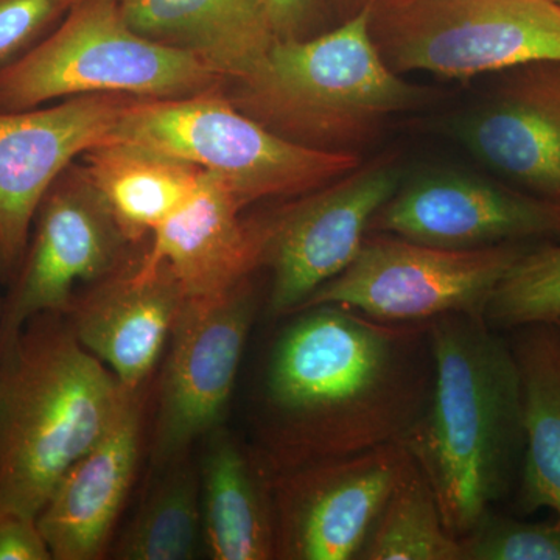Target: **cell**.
<instances>
[{"label": "cell", "instance_id": "obj_1", "mask_svg": "<svg viewBox=\"0 0 560 560\" xmlns=\"http://www.w3.org/2000/svg\"><path fill=\"white\" fill-rule=\"evenodd\" d=\"M257 399L272 474L401 444L429 405V323H382L338 304L287 316Z\"/></svg>", "mask_w": 560, "mask_h": 560}, {"label": "cell", "instance_id": "obj_2", "mask_svg": "<svg viewBox=\"0 0 560 560\" xmlns=\"http://www.w3.org/2000/svg\"><path fill=\"white\" fill-rule=\"evenodd\" d=\"M429 334L433 388L401 445L459 540L510 486L523 444L521 374L511 346L478 313L429 320Z\"/></svg>", "mask_w": 560, "mask_h": 560}, {"label": "cell", "instance_id": "obj_3", "mask_svg": "<svg viewBox=\"0 0 560 560\" xmlns=\"http://www.w3.org/2000/svg\"><path fill=\"white\" fill-rule=\"evenodd\" d=\"M128 394L80 345L68 315L28 320L0 360V506L38 517L62 475L105 436Z\"/></svg>", "mask_w": 560, "mask_h": 560}, {"label": "cell", "instance_id": "obj_4", "mask_svg": "<svg viewBox=\"0 0 560 560\" xmlns=\"http://www.w3.org/2000/svg\"><path fill=\"white\" fill-rule=\"evenodd\" d=\"M370 0L340 27L305 39L276 40L246 79L224 88L243 113L280 138L324 151L374 140L389 117L425 102L400 79L372 39Z\"/></svg>", "mask_w": 560, "mask_h": 560}, {"label": "cell", "instance_id": "obj_5", "mask_svg": "<svg viewBox=\"0 0 560 560\" xmlns=\"http://www.w3.org/2000/svg\"><path fill=\"white\" fill-rule=\"evenodd\" d=\"M226 84L194 55L132 31L120 0H83L55 31L0 68V110L90 94L180 98Z\"/></svg>", "mask_w": 560, "mask_h": 560}, {"label": "cell", "instance_id": "obj_6", "mask_svg": "<svg viewBox=\"0 0 560 560\" xmlns=\"http://www.w3.org/2000/svg\"><path fill=\"white\" fill-rule=\"evenodd\" d=\"M224 88L180 98H135L109 140L189 162L223 180L245 208L301 197L361 165L355 153L280 138L238 109Z\"/></svg>", "mask_w": 560, "mask_h": 560}, {"label": "cell", "instance_id": "obj_7", "mask_svg": "<svg viewBox=\"0 0 560 560\" xmlns=\"http://www.w3.org/2000/svg\"><path fill=\"white\" fill-rule=\"evenodd\" d=\"M372 39L394 72L448 80L560 61L556 0H370Z\"/></svg>", "mask_w": 560, "mask_h": 560}, {"label": "cell", "instance_id": "obj_8", "mask_svg": "<svg viewBox=\"0 0 560 560\" xmlns=\"http://www.w3.org/2000/svg\"><path fill=\"white\" fill-rule=\"evenodd\" d=\"M526 250L521 243L438 248L370 232L355 260L302 308L345 305L382 323H429L452 313L482 315L493 290Z\"/></svg>", "mask_w": 560, "mask_h": 560}, {"label": "cell", "instance_id": "obj_9", "mask_svg": "<svg viewBox=\"0 0 560 560\" xmlns=\"http://www.w3.org/2000/svg\"><path fill=\"white\" fill-rule=\"evenodd\" d=\"M132 243L80 162L58 176L40 201L27 249L0 305V360L28 320L68 315L77 290L120 270Z\"/></svg>", "mask_w": 560, "mask_h": 560}, {"label": "cell", "instance_id": "obj_10", "mask_svg": "<svg viewBox=\"0 0 560 560\" xmlns=\"http://www.w3.org/2000/svg\"><path fill=\"white\" fill-rule=\"evenodd\" d=\"M400 175L396 158L382 156L257 217L271 318L301 311L355 260L375 213L399 190Z\"/></svg>", "mask_w": 560, "mask_h": 560}, {"label": "cell", "instance_id": "obj_11", "mask_svg": "<svg viewBox=\"0 0 560 560\" xmlns=\"http://www.w3.org/2000/svg\"><path fill=\"white\" fill-rule=\"evenodd\" d=\"M257 302L253 279L209 298H187L165 361L151 459L164 469L223 425Z\"/></svg>", "mask_w": 560, "mask_h": 560}, {"label": "cell", "instance_id": "obj_12", "mask_svg": "<svg viewBox=\"0 0 560 560\" xmlns=\"http://www.w3.org/2000/svg\"><path fill=\"white\" fill-rule=\"evenodd\" d=\"M411 460L388 444L272 474L276 559L359 560Z\"/></svg>", "mask_w": 560, "mask_h": 560}, {"label": "cell", "instance_id": "obj_13", "mask_svg": "<svg viewBox=\"0 0 560 560\" xmlns=\"http://www.w3.org/2000/svg\"><path fill=\"white\" fill-rule=\"evenodd\" d=\"M138 97L90 94L44 108L0 110V283L9 285L27 249L47 191L88 150L108 142Z\"/></svg>", "mask_w": 560, "mask_h": 560}, {"label": "cell", "instance_id": "obj_14", "mask_svg": "<svg viewBox=\"0 0 560 560\" xmlns=\"http://www.w3.org/2000/svg\"><path fill=\"white\" fill-rule=\"evenodd\" d=\"M370 232L447 249L560 237V202L478 176L436 173L397 190Z\"/></svg>", "mask_w": 560, "mask_h": 560}, {"label": "cell", "instance_id": "obj_15", "mask_svg": "<svg viewBox=\"0 0 560 560\" xmlns=\"http://www.w3.org/2000/svg\"><path fill=\"white\" fill-rule=\"evenodd\" d=\"M187 298L164 265L142 259L79 294L68 313L77 340L127 393L145 389Z\"/></svg>", "mask_w": 560, "mask_h": 560}, {"label": "cell", "instance_id": "obj_16", "mask_svg": "<svg viewBox=\"0 0 560 560\" xmlns=\"http://www.w3.org/2000/svg\"><path fill=\"white\" fill-rule=\"evenodd\" d=\"M143 389L124 407L94 447L69 467L36 522L51 560L106 555L138 471L143 436Z\"/></svg>", "mask_w": 560, "mask_h": 560}, {"label": "cell", "instance_id": "obj_17", "mask_svg": "<svg viewBox=\"0 0 560 560\" xmlns=\"http://www.w3.org/2000/svg\"><path fill=\"white\" fill-rule=\"evenodd\" d=\"M500 84L460 125V139L493 171L560 202V61H536Z\"/></svg>", "mask_w": 560, "mask_h": 560}, {"label": "cell", "instance_id": "obj_18", "mask_svg": "<svg viewBox=\"0 0 560 560\" xmlns=\"http://www.w3.org/2000/svg\"><path fill=\"white\" fill-rule=\"evenodd\" d=\"M234 191L205 172L200 189L150 235L147 265H164L186 298L224 293L260 268L257 217L245 219Z\"/></svg>", "mask_w": 560, "mask_h": 560}, {"label": "cell", "instance_id": "obj_19", "mask_svg": "<svg viewBox=\"0 0 560 560\" xmlns=\"http://www.w3.org/2000/svg\"><path fill=\"white\" fill-rule=\"evenodd\" d=\"M132 31L194 55L226 83L246 79L278 36L267 0H120Z\"/></svg>", "mask_w": 560, "mask_h": 560}, {"label": "cell", "instance_id": "obj_20", "mask_svg": "<svg viewBox=\"0 0 560 560\" xmlns=\"http://www.w3.org/2000/svg\"><path fill=\"white\" fill-rule=\"evenodd\" d=\"M200 474L206 555L213 560L276 559L272 475L223 425L205 438Z\"/></svg>", "mask_w": 560, "mask_h": 560}, {"label": "cell", "instance_id": "obj_21", "mask_svg": "<svg viewBox=\"0 0 560 560\" xmlns=\"http://www.w3.org/2000/svg\"><path fill=\"white\" fill-rule=\"evenodd\" d=\"M80 164L132 245L183 209L205 178L189 162L121 140L88 150Z\"/></svg>", "mask_w": 560, "mask_h": 560}, {"label": "cell", "instance_id": "obj_22", "mask_svg": "<svg viewBox=\"0 0 560 560\" xmlns=\"http://www.w3.org/2000/svg\"><path fill=\"white\" fill-rule=\"evenodd\" d=\"M515 330L525 444L518 504L525 512L547 508L560 525V329L547 323Z\"/></svg>", "mask_w": 560, "mask_h": 560}, {"label": "cell", "instance_id": "obj_23", "mask_svg": "<svg viewBox=\"0 0 560 560\" xmlns=\"http://www.w3.org/2000/svg\"><path fill=\"white\" fill-rule=\"evenodd\" d=\"M114 548L120 560H194L206 555L200 474L189 456L161 469Z\"/></svg>", "mask_w": 560, "mask_h": 560}, {"label": "cell", "instance_id": "obj_24", "mask_svg": "<svg viewBox=\"0 0 560 560\" xmlns=\"http://www.w3.org/2000/svg\"><path fill=\"white\" fill-rule=\"evenodd\" d=\"M359 560H463L430 482L411 460L390 492Z\"/></svg>", "mask_w": 560, "mask_h": 560}, {"label": "cell", "instance_id": "obj_25", "mask_svg": "<svg viewBox=\"0 0 560 560\" xmlns=\"http://www.w3.org/2000/svg\"><path fill=\"white\" fill-rule=\"evenodd\" d=\"M493 329L560 319V245L526 250L493 290L482 312Z\"/></svg>", "mask_w": 560, "mask_h": 560}, {"label": "cell", "instance_id": "obj_26", "mask_svg": "<svg viewBox=\"0 0 560 560\" xmlns=\"http://www.w3.org/2000/svg\"><path fill=\"white\" fill-rule=\"evenodd\" d=\"M459 541L463 560H560L558 522H521L489 511Z\"/></svg>", "mask_w": 560, "mask_h": 560}, {"label": "cell", "instance_id": "obj_27", "mask_svg": "<svg viewBox=\"0 0 560 560\" xmlns=\"http://www.w3.org/2000/svg\"><path fill=\"white\" fill-rule=\"evenodd\" d=\"M68 10V0H0V68L32 49Z\"/></svg>", "mask_w": 560, "mask_h": 560}, {"label": "cell", "instance_id": "obj_28", "mask_svg": "<svg viewBox=\"0 0 560 560\" xmlns=\"http://www.w3.org/2000/svg\"><path fill=\"white\" fill-rule=\"evenodd\" d=\"M0 560H51L35 517L0 506Z\"/></svg>", "mask_w": 560, "mask_h": 560}, {"label": "cell", "instance_id": "obj_29", "mask_svg": "<svg viewBox=\"0 0 560 560\" xmlns=\"http://www.w3.org/2000/svg\"><path fill=\"white\" fill-rule=\"evenodd\" d=\"M272 28L279 40L312 38L323 0H267Z\"/></svg>", "mask_w": 560, "mask_h": 560}, {"label": "cell", "instance_id": "obj_30", "mask_svg": "<svg viewBox=\"0 0 560 560\" xmlns=\"http://www.w3.org/2000/svg\"><path fill=\"white\" fill-rule=\"evenodd\" d=\"M331 2L340 9L342 14H346V20H348V18L353 16L357 11L363 9L368 0H331Z\"/></svg>", "mask_w": 560, "mask_h": 560}, {"label": "cell", "instance_id": "obj_31", "mask_svg": "<svg viewBox=\"0 0 560 560\" xmlns=\"http://www.w3.org/2000/svg\"><path fill=\"white\" fill-rule=\"evenodd\" d=\"M79 2H83V0H68L69 9H70V7L75 5V3H79Z\"/></svg>", "mask_w": 560, "mask_h": 560}, {"label": "cell", "instance_id": "obj_32", "mask_svg": "<svg viewBox=\"0 0 560 560\" xmlns=\"http://www.w3.org/2000/svg\"><path fill=\"white\" fill-rule=\"evenodd\" d=\"M552 324H556V326H558V327H559V329H560V319H559V320H556V323H552Z\"/></svg>", "mask_w": 560, "mask_h": 560}, {"label": "cell", "instance_id": "obj_33", "mask_svg": "<svg viewBox=\"0 0 560 560\" xmlns=\"http://www.w3.org/2000/svg\"><path fill=\"white\" fill-rule=\"evenodd\" d=\"M556 2H558V3H559V5H560V0H556Z\"/></svg>", "mask_w": 560, "mask_h": 560}, {"label": "cell", "instance_id": "obj_34", "mask_svg": "<svg viewBox=\"0 0 560 560\" xmlns=\"http://www.w3.org/2000/svg\"><path fill=\"white\" fill-rule=\"evenodd\" d=\"M0 305H2V300H0Z\"/></svg>", "mask_w": 560, "mask_h": 560}]
</instances>
